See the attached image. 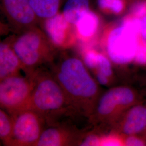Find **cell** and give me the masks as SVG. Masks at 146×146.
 Returning <instances> with one entry per match:
<instances>
[{
  "instance_id": "9c48e42d",
  "label": "cell",
  "mask_w": 146,
  "mask_h": 146,
  "mask_svg": "<svg viewBox=\"0 0 146 146\" xmlns=\"http://www.w3.org/2000/svg\"><path fill=\"white\" fill-rule=\"evenodd\" d=\"M43 31L58 50H67L78 42L75 26L66 19L62 13L42 22Z\"/></svg>"
},
{
  "instance_id": "277c9868",
  "label": "cell",
  "mask_w": 146,
  "mask_h": 146,
  "mask_svg": "<svg viewBox=\"0 0 146 146\" xmlns=\"http://www.w3.org/2000/svg\"><path fill=\"white\" fill-rule=\"evenodd\" d=\"M141 20L135 16L125 17L107 33L104 46L107 56L119 65L134 62L140 42Z\"/></svg>"
},
{
  "instance_id": "cb8c5ba5",
  "label": "cell",
  "mask_w": 146,
  "mask_h": 146,
  "mask_svg": "<svg viewBox=\"0 0 146 146\" xmlns=\"http://www.w3.org/2000/svg\"><path fill=\"white\" fill-rule=\"evenodd\" d=\"M140 19L141 20L140 40L142 42L146 44V15Z\"/></svg>"
},
{
  "instance_id": "6da1fadb",
  "label": "cell",
  "mask_w": 146,
  "mask_h": 146,
  "mask_svg": "<svg viewBox=\"0 0 146 146\" xmlns=\"http://www.w3.org/2000/svg\"><path fill=\"white\" fill-rule=\"evenodd\" d=\"M50 66L51 74L61 87L73 109L89 120L100 93L98 83L82 59L63 52Z\"/></svg>"
},
{
  "instance_id": "d6986e66",
  "label": "cell",
  "mask_w": 146,
  "mask_h": 146,
  "mask_svg": "<svg viewBox=\"0 0 146 146\" xmlns=\"http://www.w3.org/2000/svg\"><path fill=\"white\" fill-rule=\"evenodd\" d=\"M100 146H124L123 136L115 132L108 135H101Z\"/></svg>"
},
{
  "instance_id": "e0dca14e",
  "label": "cell",
  "mask_w": 146,
  "mask_h": 146,
  "mask_svg": "<svg viewBox=\"0 0 146 146\" xmlns=\"http://www.w3.org/2000/svg\"><path fill=\"white\" fill-rule=\"evenodd\" d=\"M13 130L12 116L3 109L0 110V139L4 146H11Z\"/></svg>"
},
{
  "instance_id": "ac0fdd59",
  "label": "cell",
  "mask_w": 146,
  "mask_h": 146,
  "mask_svg": "<svg viewBox=\"0 0 146 146\" xmlns=\"http://www.w3.org/2000/svg\"><path fill=\"white\" fill-rule=\"evenodd\" d=\"M97 5L101 11L114 15L122 13L125 7L123 0H97Z\"/></svg>"
},
{
  "instance_id": "603a6c76",
  "label": "cell",
  "mask_w": 146,
  "mask_h": 146,
  "mask_svg": "<svg viewBox=\"0 0 146 146\" xmlns=\"http://www.w3.org/2000/svg\"><path fill=\"white\" fill-rule=\"evenodd\" d=\"M132 14L133 15L139 18L146 15V1L138 2L134 5L132 8Z\"/></svg>"
},
{
  "instance_id": "7c38bea8",
  "label": "cell",
  "mask_w": 146,
  "mask_h": 146,
  "mask_svg": "<svg viewBox=\"0 0 146 146\" xmlns=\"http://www.w3.org/2000/svg\"><path fill=\"white\" fill-rule=\"evenodd\" d=\"M82 60L87 68L93 70L99 84L106 86L113 76V70L110 58L94 49H84Z\"/></svg>"
},
{
  "instance_id": "4fadbf2b",
  "label": "cell",
  "mask_w": 146,
  "mask_h": 146,
  "mask_svg": "<svg viewBox=\"0 0 146 146\" xmlns=\"http://www.w3.org/2000/svg\"><path fill=\"white\" fill-rule=\"evenodd\" d=\"M23 69L20 60L11 44L9 39L0 44V80L19 74Z\"/></svg>"
},
{
  "instance_id": "ba28073f",
  "label": "cell",
  "mask_w": 146,
  "mask_h": 146,
  "mask_svg": "<svg viewBox=\"0 0 146 146\" xmlns=\"http://www.w3.org/2000/svg\"><path fill=\"white\" fill-rule=\"evenodd\" d=\"M1 8L11 29L16 34L36 26L40 22L30 0H1Z\"/></svg>"
},
{
  "instance_id": "52a82bcc",
  "label": "cell",
  "mask_w": 146,
  "mask_h": 146,
  "mask_svg": "<svg viewBox=\"0 0 146 146\" xmlns=\"http://www.w3.org/2000/svg\"><path fill=\"white\" fill-rule=\"evenodd\" d=\"M13 130L11 146H36L47 127L44 117L31 110H21L11 115Z\"/></svg>"
},
{
  "instance_id": "3957f363",
  "label": "cell",
  "mask_w": 146,
  "mask_h": 146,
  "mask_svg": "<svg viewBox=\"0 0 146 146\" xmlns=\"http://www.w3.org/2000/svg\"><path fill=\"white\" fill-rule=\"evenodd\" d=\"M16 35L9 40L27 75L51 65L57 57L58 49L37 26Z\"/></svg>"
},
{
  "instance_id": "2e32d148",
  "label": "cell",
  "mask_w": 146,
  "mask_h": 146,
  "mask_svg": "<svg viewBox=\"0 0 146 146\" xmlns=\"http://www.w3.org/2000/svg\"><path fill=\"white\" fill-rule=\"evenodd\" d=\"M90 9V0H67L62 11L66 19L75 25L81 15Z\"/></svg>"
},
{
  "instance_id": "44dd1931",
  "label": "cell",
  "mask_w": 146,
  "mask_h": 146,
  "mask_svg": "<svg viewBox=\"0 0 146 146\" xmlns=\"http://www.w3.org/2000/svg\"><path fill=\"white\" fill-rule=\"evenodd\" d=\"M134 63L140 66H146V44L140 42L139 44Z\"/></svg>"
},
{
  "instance_id": "ffe728a7",
  "label": "cell",
  "mask_w": 146,
  "mask_h": 146,
  "mask_svg": "<svg viewBox=\"0 0 146 146\" xmlns=\"http://www.w3.org/2000/svg\"><path fill=\"white\" fill-rule=\"evenodd\" d=\"M101 135L98 131H87L80 142V146H100Z\"/></svg>"
},
{
  "instance_id": "8fae6325",
  "label": "cell",
  "mask_w": 146,
  "mask_h": 146,
  "mask_svg": "<svg viewBox=\"0 0 146 146\" xmlns=\"http://www.w3.org/2000/svg\"><path fill=\"white\" fill-rule=\"evenodd\" d=\"M114 132L123 136L137 135L146 129V103H136L113 126Z\"/></svg>"
},
{
  "instance_id": "30bf717a",
  "label": "cell",
  "mask_w": 146,
  "mask_h": 146,
  "mask_svg": "<svg viewBox=\"0 0 146 146\" xmlns=\"http://www.w3.org/2000/svg\"><path fill=\"white\" fill-rule=\"evenodd\" d=\"M87 131L67 125L47 126L36 146H80Z\"/></svg>"
},
{
  "instance_id": "5b68a950",
  "label": "cell",
  "mask_w": 146,
  "mask_h": 146,
  "mask_svg": "<svg viewBox=\"0 0 146 146\" xmlns=\"http://www.w3.org/2000/svg\"><path fill=\"white\" fill-rule=\"evenodd\" d=\"M137 99V93L131 87L118 86L100 96L89 121L95 127L113 126Z\"/></svg>"
},
{
  "instance_id": "8992f818",
  "label": "cell",
  "mask_w": 146,
  "mask_h": 146,
  "mask_svg": "<svg viewBox=\"0 0 146 146\" xmlns=\"http://www.w3.org/2000/svg\"><path fill=\"white\" fill-rule=\"evenodd\" d=\"M37 72L26 76L16 74L0 80L1 109L11 115L26 109L35 84Z\"/></svg>"
},
{
  "instance_id": "9a60e30c",
  "label": "cell",
  "mask_w": 146,
  "mask_h": 146,
  "mask_svg": "<svg viewBox=\"0 0 146 146\" xmlns=\"http://www.w3.org/2000/svg\"><path fill=\"white\" fill-rule=\"evenodd\" d=\"M31 7L40 22L59 13L62 0H30Z\"/></svg>"
},
{
  "instance_id": "7402d4cb",
  "label": "cell",
  "mask_w": 146,
  "mask_h": 146,
  "mask_svg": "<svg viewBox=\"0 0 146 146\" xmlns=\"http://www.w3.org/2000/svg\"><path fill=\"white\" fill-rule=\"evenodd\" d=\"M123 141L124 146H146V140L136 135L123 136Z\"/></svg>"
},
{
  "instance_id": "7a4b0ae2",
  "label": "cell",
  "mask_w": 146,
  "mask_h": 146,
  "mask_svg": "<svg viewBox=\"0 0 146 146\" xmlns=\"http://www.w3.org/2000/svg\"><path fill=\"white\" fill-rule=\"evenodd\" d=\"M26 110L42 116L47 126L68 125L67 121L82 117L74 110L62 89L51 73L39 70Z\"/></svg>"
},
{
  "instance_id": "5bb4252c",
  "label": "cell",
  "mask_w": 146,
  "mask_h": 146,
  "mask_svg": "<svg viewBox=\"0 0 146 146\" xmlns=\"http://www.w3.org/2000/svg\"><path fill=\"white\" fill-rule=\"evenodd\" d=\"M74 26L78 41L84 45L92 41L97 35L99 29V17L89 9L81 15Z\"/></svg>"
}]
</instances>
